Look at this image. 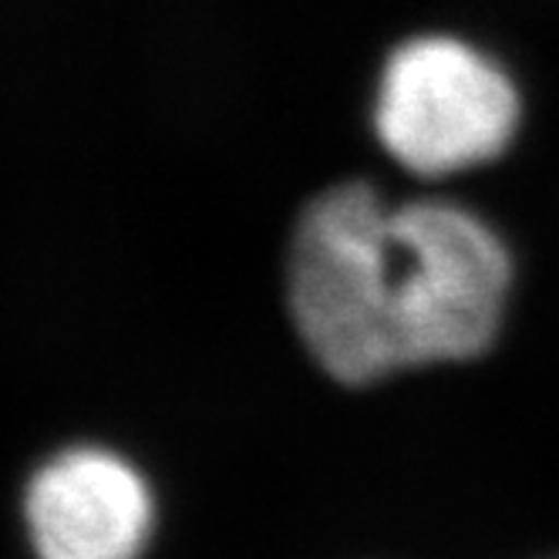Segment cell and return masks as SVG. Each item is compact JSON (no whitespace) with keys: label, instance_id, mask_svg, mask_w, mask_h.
<instances>
[{"label":"cell","instance_id":"1","mask_svg":"<svg viewBox=\"0 0 559 559\" xmlns=\"http://www.w3.org/2000/svg\"><path fill=\"white\" fill-rule=\"evenodd\" d=\"M294 324L331 378L371 384L465 361L499 331L512 260L486 219L438 199L388 206L344 182L304 210L290 243Z\"/></svg>","mask_w":559,"mask_h":559},{"label":"cell","instance_id":"2","mask_svg":"<svg viewBox=\"0 0 559 559\" xmlns=\"http://www.w3.org/2000/svg\"><path fill=\"white\" fill-rule=\"evenodd\" d=\"M374 129L394 163L418 176H452L506 152L519 129V92L492 58L459 37H412L381 71Z\"/></svg>","mask_w":559,"mask_h":559},{"label":"cell","instance_id":"3","mask_svg":"<svg viewBox=\"0 0 559 559\" xmlns=\"http://www.w3.org/2000/svg\"><path fill=\"white\" fill-rule=\"evenodd\" d=\"M27 530L41 559H139L152 533V492L126 459L71 449L34 475Z\"/></svg>","mask_w":559,"mask_h":559}]
</instances>
